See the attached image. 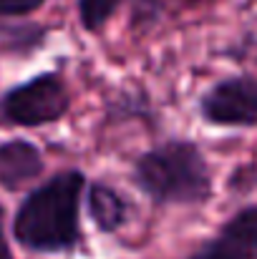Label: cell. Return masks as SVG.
<instances>
[{
  "label": "cell",
  "instance_id": "obj_1",
  "mask_svg": "<svg viewBox=\"0 0 257 259\" xmlns=\"http://www.w3.org/2000/svg\"><path fill=\"white\" fill-rule=\"evenodd\" d=\"M88 176L79 166L51 174L25 189L10 219V239L28 254L56 257L86 247L81 204Z\"/></svg>",
  "mask_w": 257,
  "mask_h": 259
},
{
  "label": "cell",
  "instance_id": "obj_2",
  "mask_svg": "<svg viewBox=\"0 0 257 259\" xmlns=\"http://www.w3.org/2000/svg\"><path fill=\"white\" fill-rule=\"evenodd\" d=\"M131 184L157 206H204L214 196V176L204 149L171 136L144 149L131 164Z\"/></svg>",
  "mask_w": 257,
  "mask_h": 259
},
{
  "label": "cell",
  "instance_id": "obj_3",
  "mask_svg": "<svg viewBox=\"0 0 257 259\" xmlns=\"http://www.w3.org/2000/svg\"><path fill=\"white\" fill-rule=\"evenodd\" d=\"M74 93L61 71H41L0 93V121L13 128H43L71 113Z\"/></svg>",
  "mask_w": 257,
  "mask_h": 259
},
{
  "label": "cell",
  "instance_id": "obj_4",
  "mask_svg": "<svg viewBox=\"0 0 257 259\" xmlns=\"http://www.w3.org/2000/svg\"><path fill=\"white\" fill-rule=\"evenodd\" d=\"M197 113L214 128H257V76L235 73L214 81L199 93Z\"/></svg>",
  "mask_w": 257,
  "mask_h": 259
},
{
  "label": "cell",
  "instance_id": "obj_5",
  "mask_svg": "<svg viewBox=\"0 0 257 259\" xmlns=\"http://www.w3.org/2000/svg\"><path fill=\"white\" fill-rule=\"evenodd\" d=\"M184 259H257V201L232 211Z\"/></svg>",
  "mask_w": 257,
  "mask_h": 259
},
{
  "label": "cell",
  "instance_id": "obj_6",
  "mask_svg": "<svg viewBox=\"0 0 257 259\" xmlns=\"http://www.w3.org/2000/svg\"><path fill=\"white\" fill-rule=\"evenodd\" d=\"M46 174V156L30 139L0 141V189L5 194H20L41 181Z\"/></svg>",
  "mask_w": 257,
  "mask_h": 259
},
{
  "label": "cell",
  "instance_id": "obj_7",
  "mask_svg": "<svg viewBox=\"0 0 257 259\" xmlns=\"http://www.w3.org/2000/svg\"><path fill=\"white\" fill-rule=\"evenodd\" d=\"M84 206L88 219L101 234H119L129 227L134 217V204L103 179H93L86 184Z\"/></svg>",
  "mask_w": 257,
  "mask_h": 259
},
{
  "label": "cell",
  "instance_id": "obj_8",
  "mask_svg": "<svg viewBox=\"0 0 257 259\" xmlns=\"http://www.w3.org/2000/svg\"><path fill=\"white\" fill-rule=\"evenodd\" d=\"M48 40V28L28 18H0V53L30 58Z\"/></svg>",
  "mask_w": 257,
  "mask_h": 259
},
{
  "label": "cell",
  "instance_id": "obj_9",
  "mask_svg": "<svg viewBox=\"0 0 257 259\" xmlns=\"http://www.w3.org/2000/svg\"><path fill=\"white\" fill-rule=\"evenodd\" d=\"M106 118L108 121H152L154 118V103L152 96L144 88L134 86V88H121L111 96L108 106H106Z\"/></svg>",
  "mask_w": 257,
  "mask_h": 259
},
{
  "label": "cell",
  "instance_id": "obj_10",
  "mask_svg": "<svg viewBox=\"0 0 257 259\" xmlns=\"http://www.w3.org/2000/svg\"><path fill=\"white\" fill-rule=\"evenodd\" d=\"M124 3L126 0H76V15L81 28L91 35L103 33Z\"/></svg>",
  "mask_w": 257,
  "mask_h": 259
},
{
  "label": "cell",
  "instance_id": "obj_11",
  "mask_svg": "<svg viewBox=\"0 0 257 259\" xmlns=\"http://www.w3.org/2000/svg\"><path fill=\"white\" fill-rule=\"evenodd\" d=\"M48 0H0V18H28Z\"/></svg>",
  "mask_w": 257,
  "mask_h": 259
},
{
  "label": "cell",
  "instance_id": "obj_12",
  "mask_svg": "<svg viewBox=\"0 0 257 259\" xmlns=\"http://www.w3.org/2000/svg\"><path fill=\"white\" fill-rule=\"evenodd\" d=\"M5 219H8V211L0 204V259H15L13 244H10V234H8V227H5Z\"/></svg>",
  "mask_w": 257,
  "mask_h": 259
},
{
  "label": "cell",
  "instance_id": "obj_13",
  "mask_svg": "<svg viewBox=\"0 0 257 259\" xmlns=\"http://www.w3.org/2000/svg\"><path fill=\"white\" fill-rule=\"evenodd\" d=\"M139 8H144V5H149V8H154V0H134Z\"/></svg>",
  "mask_w": 257,
  "mask_h": 259
}]
</instances>
